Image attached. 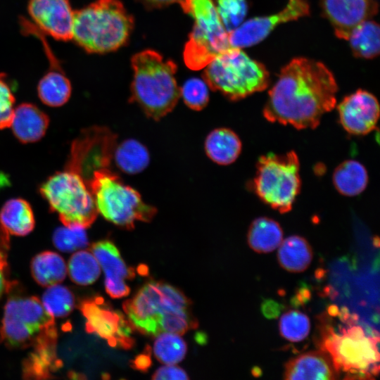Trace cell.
I'll list each match as a JSON object with an SVG mask.
<instances>
[{"instance_id": "22", "label": "cell", "mask_w": 380, "mask_h": 380, "mask_svg": "<svg viewBox=\"0 0 380 380\" xmlns=\"http://www.w3.org/2000/svg\"><path fill=\"white\" fill-rule=\"evenodd\" d=\"M0 223L8 234L25 236L30 234L35 224L32 207L20 198L7 201L0 210Z\"/></svg>"}, {"instance_id": "7", "label": "cell", "mask_w": 380, "mask_h": 380, "mask_svg": "<svg viewBox=\"0 0 380 380\" xmlns=\"http://www.w3.org/2000/svg\"><path fill=\"white\" fill-rule=\"evenodd\" d=\"M39 191L64 226L86 229L99 214L87 182L72 170L65 168L50 176L42 184Z\"/></svg>"}, {"instance_id": "11", "label": "cell", "mask_w": 380, "mask_h": 380, "mask_svg": "<svg viewBox=\"0 0 380 380\" xmlns=\"http://www.w3.org/2000/svg\"><path fill=\"white\" fill-rule=\"evenodd\" d=\"M367 336L359 325L343 328L340 334L329 329L324 336L322 349L327 351L340 373L348 372L355 378L368 379L378 374L379 337Z\"/></svg>"}, {"instance_id": "16", "label": "cell", "mask_w": 380, "mask_h": 380, "mask_svg": "<svg viewBox=\"0 0 380 380\" xmlns=\"http://www.w3.org/2000/svg\"><path fill=\"white\" fill-rule=\"evenodd\" d=\"M337 109L341 126L353 135L370 133L375 129L379 118V105L376 98L363 89H358L346 96Z\"/></svg>"}, {"instance_id": "32", "label": "cell", "mask_w": 380, "mask_h": 380, "mask_svg": "<svg viewBox=\"0 0 380 380\" xmlns=\"http://www.w3.org/2000/svg\"><path fill=\"white\" fill-rule=\"evenodd\" d=\"M187 346L182 337L177 334L164 332L156 336L153 343L156 357L166 365H175L186 355Z\"/></svg>"}, {"instance_id": "29", "label": "cell", "mask_w": 380, "mask_h": 380, "mask_svg": "<svg viewBox=\"0 0 380 380\" xmlns=\"http://www.w3.org/2000/svg\"><path fill=\"white\" fill-rule=\"evenodd\" d=\"M347 40L355 56L374 58L380 51L379 26L375 21L367 20L353 29Z\"/></svg>"}, {"instance_id": "24", "label": "cell", "mask_w": 380, "mask_h": 380, "mask_svg": "<svg viewBox=\"0 0 380 380\" xmlns=\"http://www.w3.org/2000/svg\"><path fill=\"white\" fill-rule=\"evenodd\" d=\"M91 251L105 273V280H125L134 277V270L127 266L112 241H97L91 245Z\"/></svg>"}, {"instance_id": "15", "label": "cell", "mask_w": 380, "mask_h": 380, "mask_svg": "<svg viewBox=\"0 0 380 380\" xmlns=\"http://www.w3.org/2000/svg\"><path fill=\"white\" fill-rule=\"evenodd\" d=\"M27 12L44 34L62 42L72 39L75 11L69 0H30Z\"/></svg>"}, {"instance_id": "18", "label": "cell", "mask_w": 380, "mask_h": 380, "mask_svg": "<svg viewBox=\"0 0 380 380\" xmlns=\"http://www.w3.org/2000/svg\"><path fill=\"white\" fill-rule=\"evenodd\" d=\"M339 374L330 355L322 349L290 360L285 365L284 379H336Z\"/></svg>"}, {"instance_id": "30", "label": "cell", "mask_w": 380, "mask_h": 380, "mask_svg": "<svg viewBox=\"0 0 380 380\" xmlns=\"http://www.w3.org/2000/svg\"><path fill=\"white\" fill-rule=\"evenodd\" d=\"M56 339L41 343L33 347V351L26 359L23 374L26 378H46L56 365Z\"/></svg>"}, {"instance_id": "45", "label": "cell", "mask_w": 380, "mask_h": 380, "mask_svg": "<svg viewBox=\"0 0 380 380\" xmlns=\"http://www.w3.org/2000/svg\"><path fill=\"white\" fill-rule=\"evenodd\" d=\"M9 245V234L0 223V250L8 251Z\"/></svg>"}, {"instance_id": "26", "label": "cell", "mask_w": 380, "mask_h": 380, "mask_svg": "<svg viewBox=\"0 0 380 380\" xmlns=\"http://www.w3.org/2000/svg\"><path fill=\"white\" fill-rule=\"evenodd\" d=\"M283 240V231L275 220L260 217L255 219L248 232L250 247L258 253H269L279 247Z\"/></svg>"}, {"instance_id": "41", "label": "cell", "mask_w": 380, "mask_h": 380, "mask_svg": "<svg viewBox=\"0 0 380 380\" xmlns=\"http://www.w3.org/2000/svg\"><path fill=\"white\" fill-rule=\"evenodd\" d=\"M7 266V251L0 250V298L8 287V281L6 277Z\"/></svg>"}, {"instance_id": "36", "label": "cell", "mask_w": 380, "mask_h": 380, "mask_svg": "<svg viewBox=\"0 0 380 380\" xmlns=\"http://www.w3.org/2000/svg\"><path fill=\"white\" fill-rule=\"evenodd\" d=\"M215 6L227 32L235 30L243 22L248 11L246 0H217Z\"/></svg>"}, {"instance_id": "9", "label": "cell", "mask_w": 380, "mask_h": 380, "mask_svg": "<svg viewBox=\"0 0 380 380\" xmlns=\"http://www.w3.org/2000/svg\"><path fill=\"white\" fill-rule=\"evenodd\" d=\"M300 163L296 152L268 153L258 159L253 189L265 203L280 213L290 211L300 190Z\"/></svg>"}, {"instance_id": "1", "label": "cell", "mask_w": 380, "mask_h": 380, "mask_svg": "<svg viewBox=\"0 0 380 380\" xmlns=\"http://www.w3.org/2000/svg\"><path fill=\"white\" fill-rule=\"evenodd\" d=\"M337 91L335 77L324 64L296 58L281 70L262 113L272 122L314 129L335 107Z\"/></svg>"}, {"instance_id": "20", "label": "cell", "mask_w": 380, "mask_h": 380, "mask_svg": "<svg viewBox=\"0 0 380 380\" xmlns=\"http://www.w3.org/2000/svg\"><path fill=\"white\" fill-rule=\"evenodd\" d=\"M47 58L50 67L39 81L37 94L45 105L61 106L68 102L71 96V83L55 55H49Z\"/></svg>"}, {"instance_id": "10", "label": "cell", "mask_w": 380, "mask_h": 380, "mask_svg": "<svg viewBox=\"0 0 380 380\" xmlns=\"http://www.w3.org/2000/svg\"><path fill=\"white\" fill-rule=\"evenodd\" d=\"M194 20L183 58L194 70L205 68L217 54L231 47L213 0H186L182 8Z\"/></svg>"}, {"instance_id": "31", "label": "cell", "mask_w": 380, "mask_h": 380, "mask_svg": "<svg viewBox=\"0 0 380 380\" xmlns=\"http://www.w3.org/2000/svg\"><path fill=\"white\" fill-rule=\"evenodd\" d=\"M70 279L75 284L87 286L97 280L101 267L91 252L79 250L69 259L67 265Z\"/></svg>"}, {"instance_id": "19", "label": "cell", "mask_w": 380, "mask_h": 380, "mask_svg": "<svg viewBox=\"0 0 380 380\" xmlns=\"http://www.w3.org/2000/svg\"><path fill=\"white\" fill-rule=\"evenodd\" d=\"M48 115L33 103H23L14 109L10 127L22 143H33L41 139L49 127Z\"/></svg>"}, {"instance_id": "8", "label": "cell", "mask_w": 380, "mask_h": 380, "mask_svg": "<svg viewBox=\"0 0 380 380\" xmlns=\"http://www.w3.org/2000/svg\"><path fill=\"white\" fill-rule=\"evenodd\" d=\"M1 341L12 348H27L57 338L53 317L35 296H15L5 305Z\"/></svg>"}, {"instance_id": "13", "label": "cell", "mask_w": 380, "mask_h": 380, "mask_svg": "<svg viewBox=\"0 0 380 380\" xmlns=\"http://www.w3.org/2000/svg\"><path fill=\"white\" fill-rule=\"evenodd\" d=\"M86 319V330L115 348L133 347L132 327L125 315L97 296L82 300L79 306Z\"/></svg>"}, {"instance_id": "12", "label": "cell", "mask_w": 380, "mask_h": 380, "mask_svg": "<svg viewBox=\"0 0 380 380\" xmlns=\"http://www.w3.org/2000/svg\"><path fill=\"white\" fill-rule=\"evenodd\" d=\"M116 140L108 128L86 129L72 143L65 168L79 173L87 184L94 171L109 168Z\"/></svg>"}, {"instance_id": "33", "label": "cell", "mask_w": 380, "mask_h": 380, "mask_svg": "<svg viewBox=\"0 0 380 380\" xmlns=\"http://www.w3.org/2000/svg\"><path fill=\"white\" fill-rule=\"evenodd\" d=\"M42 303L53 317L63 318L72 311L75 298L67 287L57 284L48 286L43 293Z\"/></svg>"}, {"instance_id": "17", "label": "cell", "mask_w": 380, "mask_h": 380, "mask_svg": "<svg viewBox=\"0 0 380 380\" xmlns=\"http://www.w3.org/2000/svg\"><path fill=\"white\" fill-rule=\"evenodd\" d=\"M319 3L336 36L345 40L355 27L378 12L375 0H319Z\"/></svg>"}, {"instance_id": "40", "label": "cell", "mask_w": 380, "mask_h": 380, "mask_svg": "<svg viewBox=\"0 0 380 380\" xmlns=\"http://www.w3.org/2000/svg\"><path fill=\"white\" fill-rule=\"evenodd\" d=\"M105 288L108 294L113 298L127 296L130 292L124 279L105 280Z\"/></svg>"}, {"instance_id": "44", "label": "cell", "mask_w": 380, "mask_h": 380, "mask_svg": "<svg viewBox=\"0 0 380 380\" xmlns=\"http://www.w3.org/2000/svg\"><path fill=\"white\" fill-rule=\"evenodd\" d=\"M262 311L268 318L276 317L279 313V307L274 301L267 300L262 304Z\"/></svg>"}, {"instance_id": "37", "label": "cell", "mask_w": 380, "mask_h": 380, "mask_svg": "<svg viewBox=\"0 0 380 380\" xmlns=\"http://www.w3.org/2000/svg\"><path fill=\"white\" fill-rule=\"evenodd\" d=\"M208 85L205 80L193 77L187 80L180 88V96L191 110H201L209 101Z\"/></svg>"}, {"instance_id": "6", "label": "cell", "mask_w": 380, "mask_h": 380, "mask_svg": "<svg viewBox=\"0 0 380 380\" xmlns=\"http://www.w3.org/2000/svg\"><path fill=\"white\" fill-rule=\"evenodd\" d=\"M87 185L98 213L120 227L132 229L135 221L148 222L157 213L154 206L144 202L137 190L109 168L94 171Z\"/></svg>"}, {"instance_id": "25", "label": "cell", "mask_w": 380, "mask_h": 380, "mask_svg": "<svg viewBox=\"0 0 380 380\" xmlns=\"http://www.w3.org/2000/svg\"><path fill=\"white\" fill-rule=\"evenodd\" d=\"M31 273L38 284L48 287L65 279L68 273L67 265L60 255L46 251L33 258Z\"/></svg>"}, {"instance_id": "39", "label": "cell", "mask_w": 380, "mask_h": 380, "mask_svg": "<svg viewBox=\"0 0 380 380\" xmlns=\"http://www.w3.org/2000/svg\"><path fill=\"white\" fill-rule=\"evenodd\" d=\"M153 379H188L186 372L174 365L163 366L157 369L152 376Z\"/></svg>"}, {"instance_id": "5", "label": "cell", "mask_w": 380, "mask_h": 380, "mask_svg": "<svg viewBox=\"0 0 380 380\" xmlns=\"http://www.w3.org/2000/svg\"><path fill=\"white\" fill-rule=\"evenodd\" d=\"M205 68L203 79L208 87L232 101L263 91L270 84L265 65L240 48H228Z\"/></svg>"}, {"instance_id": "27", "label": "cell", "mask_w": 380, "mask_h": 380, "mask_svg": "<svg viewBox=\"0 0 380 380\" xmlns=\"http://www.w3.org/2000/svg\"><path fill=\"white\" fill-rule=\"evenodd\" d=\"M312 258L308 242L299 236H291L282 240L279 246L278 260L280 265L291 272L306 270Z\"/></svg>"}, {"instance_id": "28", "label": "cell", "mask_w": 380, "mask_h": 380, "mask_svg": "<svg viewBox=\"0 0 380 380\" xmlns=\"http://www.w3.org/2000/svg\"><path fill=\"white\" fill-rule=\"evenodd\" d=\"M113 158L123 172L135 175L144 170L150 163L147 148L134 139L124 140L115 146Z\"/></svg>"}, {"instance_id": "34", "label": "cell", "mask_w": 380, "mask_h": 380, "mask_svg": "<svg viewBox=\"0 0 380 380\" xmlns=\"http://www.w3.org/2000/svg\"><path fill=\"white\" fill-rule=\"evenodd\" d=\"M310 329L309 318L299 311H289L280 318V333L289 341L297 342L303 340L308 335Z\"/></svg>"}, {"instance_id": "21", "label": "cell", "mask_w": 380, "mask_h": 380, "mask_svg": "<svg viewBox=\"0 0 380 380\" xmlns=\"http://www.w3.org/2000/svg\"><path fill=\"white\" fill-rule=\"evenodd\" d=\"M207 156L220 165L233 163L239 156L242 144L238 135L226 127L216 128L207 136L204 144Z\"/></svg>"}, {"instance_id": "14", "label": "cell", "mask_w": 380, "mask_h": 380, "mask_svg": "<svg viewBox=\"0 0 380 380\" xmlns=\"http://www.w3.org/2000/svg\"><path fill=\"white\" fill-rule=\"evenodd\" d=\"M309 14L310 6L306 0H288L284 8L279 12L243 21L235 30L228 32L230 46L243 49L255 45L278 25Z\"/></svg>"}, {"instance_id": "23", "label": "cell", "mask_w": 380, "mask_h": 380, "mask_svg": "<svg viewBox=\"0 0 380 380\" xmlns=\"http://www.w3.org/2000/svg\"><path fill=\"white\" fill-rule=\"evenodd\" d=\"M365 167L355 160H347L334 170L332 180L337 191L346 196H355L362 193L368 184Z\"/></svg>"}, {"instance_id": "35", "label": "cell", "mask_w": 380, "mask_h": 380, "mask_svg": "<svg viewBox=\"0 0 380 380\" xmlns=\"http://www.w3.org/2000/svg\"><path fill=\"white\" fill-rule=\"evenodd\" d=\"M53 243L57 249L65 253L82 250L89 245L85 228L79 227L57 228L53 234Z\"/></svg>"}, {"instance_id": "2", "label": "cell", "mask_w": 380, "mask_h": 380, "mask_svg": "<svg viewBox=\"0 0 380 380\" xmlns=\"http://www.w3.org/2000/svg\"><path fill=\"white\" fill-rule=\"evenodd\" d=\"M190 305L189 299L173 286L150 281L122 307L132 328L156 336L164 332L182 335L196 328Z\"/></svg>"}, {"instance_id": "42", "label": "cell", "mask_w": 380, "mask_h": 380, "mask_svg": "<svg viewBox=\"0 0 380 380\" xmlns=\"http://www.w3.org/2000/svg\"><path fill=\"white\" fill-rule=\"evenodd\" d=\"M149 352L150 350H146L145 353L138 355L132 361L133 367L141 371L147 369L151 363Z\"/></svg>"}, {"instance_id": "38", "label": "cell", "mask_w": 380, "mask_h": 380, "mask_svg": "<svg viewBox=\"0 0 380 380\" xmlns=\"http://www.w3.org/2000/svg\"><path fill=\"white\" fill-rule=\"evenodd\" d=\"M15 102L13 86L7 75L0 72V129L10 127Z\"/></svg>"}, {"instance_id": "3", "label": "cell", "mask_w": 380, "mask_h": 380, "mask_svg": "<svg viewBox=\"0 0 380 380\" xmlns=\"http://www.w3.org/2000/svg\"><path fill=\"white\" fill-rule=\"evenodd\" d=\"M131 61L134 76L129 101L148 118L159 120L175 108L181 97L175 77L177 65L153 50L136 53Z\"/></svg>"}, {"instance_id": "4", "label": "cell", "mask_w": 380, "mask_h": 380, "mask_svg": "<svg viewBox=\"0 0 380 380\" xmlns=\"http://www.w3.org/2000/svg\"><path fill=\"white\" fill-rule=\"evenodd\" d=\"M133 27L120 1L96 0L75 11L72 39L88 53H108L126 44Z\"/></svg>"}, {"instance_id": "43", "label": "cell", "mask_w": 380, "mask_h": 380, "mask_svg": "<svg viewBox=\"0 0 380 380\" xmlns=\"http://www.w3.org/2000/svg\"><path fill=\"white\" fill-rule=\"evenodd\" d=\"M145 6L149 8H159L174 3L179 4L182 8L186 0H139Z\"/></svg>"}, {"instance_id": "46", "label": "cell", "mask_w": 380, "mask_h": 380, "mask_svg": "<svg viewBox=\"0 0 380 380\" xmlns=\"http://www.w3.org/2000/svg\"><path fill=\"white\" fill-rule=\"evenodd\" d=\"M8 179L4 174L0 173V189L4 187L6 184H8Z\"/></svg>"}]
</instances>
